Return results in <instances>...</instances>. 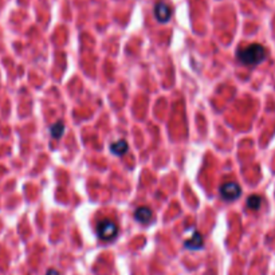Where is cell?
<instances>
[{
	"instance_id": "obj_5",
	"label": "cell",
	"mask_w": 275,
	"mask_h": 275,
	"mask_svg": "<svg viewBox=\"0 0 275 275\" xmlns=\"http://www.w3.org/2000/svg\"><path fill=\"white\" fill-rule=\"evenodd\" d=\"M152 216H153L152 209L148 208V207H139V208L134 211V219L143 224L149 223V220L152 219Z\"/></svg>"
},
{
	"instance_id": "obj_3",
	"label": "cell",
	"mask_w": 275,
	"mask_h": 275,
	"mask_svg": "<svg viewBox=\"0 0 275 275\" xmlns=\"http://www.w3.org/2000/svg\"><path fill=\"white\" fill-rule=\"evenodd\" d=\"M219 192L222 199H224L226 202H234V200H238L240 198L242 187L236 181H227V183H223L220 185Z\"/></svg>"
},
{
	"instance_id": "obj_7",
	"label": "cell",
	"mask_w": 275,
	"mask_h": 275,
	"mask_svg": "<svg viewBox=\"0 0 275 275\" xmlns=\"http://www.w3.org/2000/svg\"><path fill=\"white\" fill-rule=\"evenodd\" d=\"M129 151V145L125 140H118L110 145V152L116 156H124Z\"/></svg>"
},
{
	"instance_id": "obj_8",
	"label": "cell",
	"mask_w": 275,
	"mask_h": 275,
	"mask_svg": "<svg viewBox=\"0 0 275 275\" xmlns=\"http://www.w3.org/2000/svg\"><path fill=\"white\" fill-rule=\"evenodd\" d=\"M262 206V198L259 195H251L249 199H247V208L253 209V211H257V209L261 208Z\"/></svg>"
},
{
	"instance_id": "obj_2",
	"label": "cell",
	"mask_w": 275,
	"mask_h": 275,
	"mask_svg": "<svg viewBox=\"0 0 275 275\" xmlns=\"http://www.w3.org/2000/svg\"><path fill=\"white\" fill-rule=\"evenodd\" d=\"M118 231H120V228H118L117 223L112 219L99 220L98 224H97V235L99 236V239L106 240V242L114 240L117 238Z\"/></svg>"
},
{
	"instance_id": "obj_9",
	"label": "cell",
	"mask_w": 275,
	"mask_h": 275,
	"mask_svg": "<svg viewBox=\"0 0 275 275\" xmlns=\"http://www.w3.org/2000/svg\"><path fill=\"white\" fill-rule=\"evenodd\" d=\"M50 132H51L52 139L59 140L61 137H62L63 132H65V125H63L62 121L55 122V124L51 126V129H50Z\"/></svg>"
},
{
	"instance_id": "obj_10",
	"label": "cell",
	"mask_w": 275,
	"mask_h": 275,
	"mask_svg": "<svg viewBox=\"0 0 275 275\" xmlns=\"http://www.w3.org/2000/svg\"><path fill=\"white\" fill-rule=\"evenodd\" d=\"M46 275H59V272L57 271V270H54V268H52V270H48L47 274H46Z\"/></svg>"
},
{
	"instance_id": "obj_4",
	"label": "cell",
	"mask_w": 275,
	"mask_h": 275,
	"mask_svg": "<svg viewBox=\"0 0 275 275\" xmlns=\"http://www.w3.org/2000/svg\"><path fill=\"white\" fill-rule=\"evenodd\" d=\"M154 18L157 19V22L167 23L172 16V7L167 2H157L154 4Z\"/></svg>"
},
{
	"instance_id": "obj_6",
	"label": "cell",
	"mask_w": 275,
	"mask_h": 275,
	"mask_svg": "<svg viewBox=\"0 0 275 275\" xmlns=\"http://www.w3.org/2000/svg\"><path fill=\"white\" fill-rule=\"evenodd\" d=\"M184 244H185V249L188 250H200L204 246V239H203L200 232H195V234L192 235V238L188 239Z\"/></svg>"
},
{
	"instance_id": "obj_1",
	"label": "cell",
	"mask_w": 275,
	"mask_h": 275,
	"mask_svg": "<svg viewBox=\"0 0 275 275\" xmlns=\"http://www.w3.org/2000/svg\"><path fill=\"white\" fill-rule=\"evenodd\" d=\"M267 57L266 48L259 43L247 44L238 51V61L246 66H257L262 63Z\"/></svg>"
}]
</instances>
